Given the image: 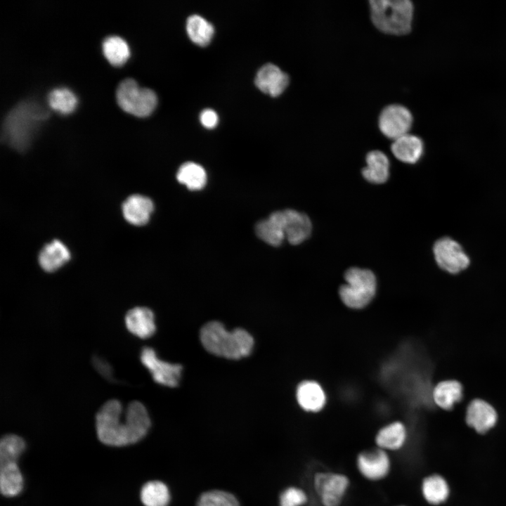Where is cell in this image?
Wrapping results in <instances>:
<instances>
[{
    "instance_id": "cell-10",
    "label": "cell",
    "mask_w": 506,
    "mask_h": 506,
    "mask_svg": "<svg viewBox=\"0 0 506 506\" xmlns=\"http://www.w3.org/2000/svg\"><path fill=\"white\" fill-rule=\"evenodd\" d=\"M140 360L155 382L170 387L178 385L182 370L181 365L169 363L160 359L155 351L148 346L141 350Z\"/></svg>"
},
{
    "instance_id": "cell-16",
    "label": "cell",
    "mask_w": 506,
    "mask_h": 506,
    "mask_svg": "<svg viewBox=\"0 0 506 506\" xmlns=\"http://www.w3.org/2000/svg\"><path fill=\"white\" fill-rule=\"evenodd\" d=\"M283 212L285 238L294 245L303 242L309 237L312 230L310 219L306 214L294 209H288Z\"/></svg>"
},
{
    "instance_id": "cell-18",
    "label": "cell",
    "mask_w": 506,
    "mask_h": 506,
    "mask_svg": "<svg viewBox=\"0 0 506 506\" xmlns=\"http://www.w3.org/2000/svg\"><path fill=\"white\" fill-rule=\"evenodd\" d=\"M285 223L284 212H274L268 219L260 221L256 225V233L267 244L274 247L279 246L285 238Z\"/></svg>"
},
{
    "instance_id": "cell-29",
    "label": "cell",
    "mask_w": 506,
    "mask_h": 506,
    "mask_svg": "<svg viewBox=\"0 0 506 506\" xmlns=\"http://www.w3.org/2000/svg\"><path fill=\"white\" fill-rule=\"evenodd\" d=\"M102 48L105 58L115 65L123 64L130 53L126 41L117 35L107 37L103 41Z\"/></svg>"
},
{
    "instance_id": "cell-21",
    "label": "cell",
    "mask_w": 506,
    "mask_h": 506,
    "mask_svg": "<svg viewBox=\"0 0 506 506\" xmlns=\"http://www.w3.org/2000/svg\"><path fill=\"white\" fill-rule=\"evenodd\" d=\"M70 257V252L65 244L58 240H54L42 248L38 259L44 271L52 273L65 265Z\"/></svg>"
},
{
    "instance_id": "cell-17",
    "label": "cell",
    "mask_w": 506,
    "mask_h": 506,
    "mask_svg": "<svg viewBox=\"0 0 506 506\" xmlns=\"http://www.w3.org/2000/svg\"><path fill=\"white\" fill-rule=\"evenodd\" d=\"M297 401L305 411L317 413L326 403L325 393L319 383L313 380H304L297 388Z\"/></svg>"
},
{
    "instance_id": "cell-33",
    "label": "cell",
    "mask_w": 506,
    "mask_h": 506,
    "mask_svg": "<svg viewBox=\"0 0 506 506\" xmlns=\"http://www.w3.org/2000/svg\"><path fill=\"white\" fill-rule=\"evenodd\" d=\"M309 498L306 493L301 488L290 486L280 494V506H305Z\"/></svg>"
},
{
    "instance_id": "cell-13",
    "label": "cell",
    "mask_w": 506,
    "mask_h": 506,
    "mask_svg": "<svg viewBox=\"0 0 506 506\" xmlns=\"http://www.w3.org/2000/svg\"><path fill=\"white\" fill-rule=\"evenodd\" d=\"M290 78L278 66L266 63L258 70L254 82L259 90L271 96L280 95L287 88Z\"/></svg>"
},
{
    "instance_id": "cell-31",
    "label": "cell",
    "mask_w": 506,
    "mask_h": 506,
    "mask_svg": "<svg viewBox=\"0 0 506 506\" xmlns=\"http://www.w3.org/2000/svg\"><path fill=\"white\" fill-rule=\"evenodd\" d=\"M25 448L24 440L16 434L4 435L0 441V463L17 462Z\"/></svg>"
},
{
    "instance_id": "cell-27",
    "label": "cell",
    "mask_w": 506,
    "mask_h": 506,
    "mask_svg": "<svg viewBox=\"0 0 506 506\" xmlns=\"http://www.w3.org/2000/svg\"><path fill=\"white\" fill-rule=\"evenodd\" d=\"M186 31L189 38L194 43L205 46L211 41L214 33V28L212 24L205 18L194 14L187 19Z\"/></svg>"
},
{
    "instance_id": "cell-4",
    "label": "cell",
    "mask_w": 506,
    "mask_h": 506,
    "mask_svg": "<svg viewBox=\"0 0 506 506\" xmlns=\"http://www.w3.org/2000/svg\"><path fill=\"white\" fill-rule=\"evenodd\" d=\"M370 18L381 32L408 34L412 27L414 6L410 0H370Z\"/></svg>"
},
{
    "instance_id": "cell-12",
    "label": "cell",
    "mask_w": 506,
    "mask_h": 506,
    "mask_svg": "<svg viewBox=\"0 0 506 506\" xmlns=\"http://www.w3.org/2000/svg\"><path fill=\"white\" fill-rule=\"evenodd\" d=\"M498 420L495 408L482 399L472 401L466 411V422L477 433L485 434L492 429Z\"/></svg>"
},
{
    "instance_id": "cell-9",
    "label": "cell",
    "mask_w": 506,
    "mask_h": 506,
    "mask_svg": "<svg viewBox=\"0 0 506 506\" xmlns=\"http://www.w3.org/2000/svg\"><path fill=\"white\" fill-rule=\"evenodd\" d=\"M413 119L412 113L406 106L392 103L385 106L380 112L378 126L385 136L394 140L409 133Z\"/></svg>"
},
{
    "instance_id": "cell-35",
    "label": "cell",
    "mask_w": 506,
    "mask_h": 506,
    "mask_svg": "<svg viewBox=\"0 0 506 506\" xmlns=\"http://www.w3.org/2000/svg\"><path fill=\"white\" fill-rule=\"evenodd\" d=\"M93 365L97 369L98 372H100V374L107 377L108 379L109 378L112 379L111 374V367L110 365L103 359L98 358L97 357H95L93 358Z\"/></svg>"
},
{
    "instance_id": "cell-8",
    "label": "cell",
    "mask_w": 506,
    "mask_h": 506,
    "mask_svg": "<svg viewBox=\"0 0 506 506\" xmlns=\"http://www.w3.org/2000/svg\"><path fill=\"white\" fill-rule=\"evenodd\" d=\"M433 252L438 266L450 273H458L466 269L470 261L462 247L450 238L438 240L434 245Z\"/></svg>"
},
{
    "instance_id": "cell-5",
    "label": "cell",
    "mask_w": 506,
    "mask_h": 506,
    "mask_svg": "<svg viewBox=\"0 0 506 506\" xmlns=\"http://www.w3.org/2000/svg\"><path fill=\"white\" fill-rule=\"evenodd\" d=\"M346 283L339 289V295L347 307L361 309L374 298L377 290L375 274L368 269L351 267L344 273Z\"/></svg>"
},
{
    "instance_id": "cell-19",
    "label": "cell",
    "mask_w": 506,
    "mask_h": 506,
    "mask_svg": "<svg viewBox=\"0 0 506 506\" xmlns=\"http://www.w3.org/2000/svg\"><path fill=\"white\" fill-rule=\"evenodd\" d=\"M408 432L400 421L390 422L378 430L375 437L377 448L387 452L397 451L406 444Z\"/></svg>"
},
{
    "instance_id": "cell-15",
    "label": "cell",
    "mask_w": 506,
    "mask_h": 506,
    "mask_svg": "<svg viewBox=\"0 0 506 506\" xmlns=\"http://www.w3.org/2000/svg\"><path fill=\"white\" fill-rule=\"evenodd\" d=\"M154 205L149 197L134 194L128 197L122 205L125 220L134 226H143L150 220Z\"/></svg>"
},
{
    "instance_id": "cell-25",
    "label": "cell",
    "mask_w": 506,
    "mask_h": 506,
    "mask_svg": "<svg viewBox=\"0 0 506 506\" xmlns=\"http://www.w3.org/2000/svg\"><path fill=\"white\" fill-rule=\"evenodd\" d=\"M23 487V478L17 462L0 463V489L3 495H18Z\"/></svg>"
},
{
    "instance_id": "cell-36",
    "label": "cell",
    "mask_w": 506,
    "mask_h": 506,
    "mask_svg": "<svg viewBox=\"0 0 506 506\" xmlns=\"http://www.w3.org/2000/svg\"><path fill=\"white\" fill-rule=\"evenodd\" d=\"M396 506H406V505H396Z\"/></svg>"
},
{
    "instance_id": "cell-30",
    "label": "cell",
    "mask_w": 506,
    "mask_h": 506,
    "mask_svg": "<svg viewBox=\"0 0 506 506\" xmlns=\"http://www.w3.org/2000/svg\"><path fill=\"white\" fill-rule=\"evenodd\" d=\"M51 108L63 114L71 112L76 107L77 98L67 88L60 87L52 89L47 96Z\"/></svg>"
},
{
    "instance_id": "cell-11",
    "label": "cell",
    "mask_w": 506,
    "mask_h": 506,
    "mask_svg": "<svg viewBox=\"0 0 506 506\" xmlns=\"http://www.w3.org/2000/svg\"><path fill=\"white\" fill-rule=\"evenodd\" d=\"M356 467L365 479L377 481L388 476L391 460L388 452L376 447L361 452L356 458Z\"/></svg>"
},
{
    "instance_id": "cell-7",
    "label": "cell",
    "mask_w": 506,
    "mask_h": 506,
    "mask_svg": "<svg viewBox=\"0 0 506 506\" xmlns=\"http://www.w3.org/2000/svg\"><path fill=\"white\" fill-rule=\"evenodd\" d=\"M313 488L323 506H340L349 487V479L342 473L319 472L314 474Z\"/></svg>"
},
{
    "instance_id": "cell-24",
    "label": "cell",
    "mask_w": 506,
    "mask_h": 506,
    "mask_svg": "<svg viewBox=\"0 0 506 506\" xmlns=\"http://www.w3.org/2000/svg\"><path fill=\"white\" fill-rule=\"evenodd\" d=\"M461 384L455 380H446L438 383L433 389L434 403L444 410H450L462 398Z\"/></svg>"
},
{
    "instance_id": "cell-22",
    "label": "cell",
    "mask_w": 506,
    "mask_h": 506,
    "mask_svg": "<svg viewBox=\"0 0 506 506\" xmlns=\"http://www.w3.org/2000/svg\"><path fill=\"white\" fill-rule=\"evenodd\" d=\"M365 161L367 165L362 170L365 180L375 184H381L388 180L389 160L384 152L378 150L370 151Z\"/></svg>"
},
{
    "instance_id": "cell-28",
    "label": "cell",
    "mask_w": 506,
    "mask_h": 506,
    "mask_svg": "<svg viewBox=\"0 0 506 506\" xmlns=\"http://www.w3.org/2000/svg\"><path fill=\"white\" fill-rule=\"evenodd\" d=\"M140 498L144 506H168L170 493L163 482L150 481L142 486Z\"/></svg>"
},
{
    "instance_id": "cell-23",
    "label": "cell",
    "mask_w": 506,
    "mask_h": 506,
    "mask_svg": "<svg viewBox=\"0 0 506 506\" xmlns=\"http://www.w3.org/2000/svg\"><path fill=\"white\" fill-rule=\"evenodd\" d=\"M424 499L430 505H438L447 500L450 488L446 480L440 474H430L424 478L421 484Z\"/></svg>"
},
{
    "instance_id": "cell-20",
    "label": "cell",
    "mask_w": 506,
    "mask_h": 506,
    "mask_svg": "<svg viewBox=\"0 0 506 506\" xmlns=\"http://www.w3.org/2000/svg\"><path fill=\"white\" fill-rule=\"evenodd\" d=\"M391 150L400 161L414 164L421 158L424 144L419 136L408 133L393 140Z\"/></svg>"
},
{
    "instance_id": "cell-14",
    "label": "cell",
    "mask_w": 506,
    "mask_h": 506,
    "mask_svg": "<svg viewBox=\"0 0 506 506\" xmlns=\"http://www.w3.org/2000/svg\"><path fill=\"white\" fill-rule=\"evenodd\" d=\"M124 323L129 332L141 339L150 337L156 330L154 313L147 307L129 309L124 316Z\"/></svg>"
},
{
    "instance_id": "cell-26",
    "label": "cell",
    "mask_w": 506,
    "mask_h": 506,
    "mask_svg": "<svg viewBox=\"0 0 506 506\" xmlns=\"http://www.w3.org/2000/svg\"><path fill=\"white\" fill-rule=\"evenodd\" d=\"M178 181L190 190H201L207 183V174L204 168L195 162L183 164L176 174Z\"/></svg>"
},
{
    "instance_id": "cell-3",
    "label": "cell",
    "mask_w": 506,
    "mask_h": 506,
    "mask_svg": "<svg viewBox=\"0 0 506 506\" xmlns=\"http://www.w3.org/2000/svg\"><path fill=\"white\" fill-rule=\"evenodd\" d=\"M47 111L37 104L22 102L7 115L4 123V140L18 150H25L38 122L48 116Z\"/></svg>"
},
{
    "instance_id": "cell-6",
    "label": "cell",
    "mask_w": 506,
    "mask_h": 506,
    "mask_svg": "<svg viewBox=\"0 0 506 506\" xmlns=\"http://www.w3.org/2000/svg\"><path fill=\"white\" fill-rule=\"evenodd\" d=\"M116 98L121 108L138 117L151 114L157 103L156 93L152 89L140 87L131 78H126L119 82Z\"/></svg>"
},
{
    "instance_id": "cell-32",
    "label": "cell",
    "mask_w": 506,
    "mask_h": 506,
    "mask_svg": "<svg viewBox=\"0 0 506 506\" xmlns=\"http://www.w3.org/2000/svg\"><path fill=\"white\" fill-rule=\"evenodd\" d=\"M197 506H240L237 498L231 493L220 490L203 493L197 502Z\"/></svg>"
},
{
    "instance_id": "cell-2",
    "label": "cell",
    "mask_w": 506,
    "mask_h": 506,
    "mask_svg": "<svg viewBox=\"0 0 506 506\" xmlns=\"http://www.w3.org/2000/svg\"><path fill=\"white\" fill-rule=\"evenodd\" d=\"M200 340L209 353L228 359H239L248 356L254 339L246 330L237 328L228 331L217 321L205 324L200 330Z\"/></svg>"
},
{
    "instance_id": "cell-34",
    "label": "cell",
    "mask_w": 506,
    "mask_h": 506,
    "mask_svg": "<svg viewBox=\"0 0 506 506\" xmlns=\"http://www.w3.org/2000/svg\"><path fill=\"white\" fill-rule=\"evenodd\" d=\"M200 120L205 127L207 129H212L218 124L219 117L214 110L207 108L201 112L200 115Z\"/></svg>"
},
{
    "instance_id": "cell-1",
    "label": "cell",
    "mask_w": 506,
    "mask_h": 506,
    "mask_svg": "<svg viewBox=\"0 0 506 506\" xmlns=\"http://www.w3.org/2000/svg\"><path fill=\"white\" fill-rule=\"evenodd\" d=\"M145 407L139 401L129 403L125 410L117 399L106 401L96 415V429L100 442L111 446H124L142 439L150 427Z\"/></svg>"
}]
</instances>
